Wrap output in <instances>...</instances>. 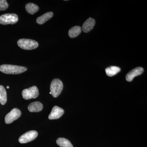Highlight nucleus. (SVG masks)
<instances>
[{"mask_svg": "<svg viewBox=\"0 0 147 147\" xmlns=\"http://www.w3.org/2000/svg\"><path fill=\"white\" fill-rule=\"evenodd\" d=\"M27 70L25 67L4 64L0 66V71L6 74H17L25 72Z\"/></svg>", "mask_w": 147, "mask_h": 147, "instance_id": "nucleus-1", "label": "nucleus"}, {"mask_svg": "<svg viewBox=\"0 0 147 147\" xmlns=\"http://www.w3.org/2000/svg\"><path fill=\"white\" fill-rule=\"evenodd\" d=\"M63 87V84L60 79H54L50 85V94H52L53 97H57L61 92Z\"/></svg>", "mask_w": 147, "mask_h": 147, "instance_id": "nucleus-2", "label": "nucleus"}, {"mask_svg": "<svg viewBox=\"0 0 147 147\" xmlns=\"http://www.w3.org/2000/svg\"><path fill=\"white\" fill-rule=\"evenodd\" d=\"M17 44L21 49L26 50H34L38 46V43L35 40L25 38L19 39L17 42Z\"/></svg>", "mask_w": 147, "mask_h": 147, "instance_id": "nucleus-3", "label": "nucleus"}, {"mask_svg": "<svg viewBox=\"0 0 147 147\" xmlns=\"http://www.w3.org/2000/svg\"><path fill=\"white\" fill-rule=\"evenodd\" d=\"M18 16L15 13H6L0 16V24L2 25L14 24L18 22Z\"/></svg>", "mask_w": 147, "mask_h": 147, "instance_id": "nucleus-4", "label": "nucleus"}, {"mask_svg": "<svg viewBox=\"0 0 147 147\" xmlns=\"http://www.w3.org/2000/svg\"><path fill=\"white\" fill-rule=\"evenodd\" d=\"M23 98L26 100L36 98L39 95V91L37 87L33 86L23 90L22 92Z\"/></svg>", "mask_w": 147, "mask_h": 147, "instance_id": "nucleus-5", "label": "nucleus"}, {"mask_svg": "<svg viewBox=\"0 0 147 147\" xmlns=\"http://www.w3.org/2000/svg\"><path fill=\"white\" fill-rule=\"evenodd\" d=\"M38 133L35 130H31L26 132L21 135L18 139V141L21 144H26L32 142L37 137Z\"/></svg>", "mask_w": 147, "mask_h": 147, "instance_id": "nucleus-6", "label": "nucleus"}, {"mask_svg": "<svg viewBox=\"0 0 147 147\" xmlns=\"http://www.w3.org/2000/svg\"><path fill=\"white\" fill-rule=\"evenodd\" d=\"M21 110L17 108H13L6 115L5 120L6 124H10L13 121L16 120L21 117Z\"/></svg>", "mask_w": 147, "mask_h": 147, "instance_id": "nucleus-7", "label": "nucleus"}, {"mask_svg": "<svg viewBox=\"0 0 147 147\" xmlns=\"http://www.w3.org/2000/svg\"><path fill=\"white\" fill-rule=\"evenodd\" d=\"M144 71V69L140 67L133 69L126 74L125 78L127 81L128 82H131L134 77L141 75Z\"/></svg>", "mask_w": 147, "mask_h": 147, "instance_id": "nucleus-8", "label": "nucleus"}, {"mask_svg": "<svg viewBox=\"0 0 147 147\" xmlns=\"http://www.w3.org/2000/svg\"><path fill=\"white\" fill-rule=\"evenodd\" d=\"M64 113V111L62 108L57 106H54L48 117V118L50 120L60 118L63 115Z\"/></svg>", "mask_w": 147, "mask_h": 147, "instance_id": "nucleus-9", "label": "nucleus"}, {"mask_svg": "<svg viewBox=\"0 0 147 147\" xmlns=\"http://www.w3.org/2000/svg\"><path fill=\"white\" fill-rule=\"evenodd\" d=\"M96 21L93 18H89L84 22L82 28V30L85 33H88L93 28Z\"/></svg>", "mask_w": 147, "mask_h": 147, "instance_id": "nucleus-10", "label": "nucleus"}, {"mask_svg": "<svg viewBox=\"0 0 147 147\" xmlns=\"http://www.w3.org/2000/svg\"><path fill=\"white\" fill-rule=\"evenodd\" d=\"M43 105L38 101L32 102L28 106V109L30 112H40L43 109Z\"/></svg>", "mask_w": 147, "mask_h": 147, "instance_id": "nucleus-11", "label": "nucleus"}, {"mask_svg": "<svg viewBox=\"0 0 147 147\" xmlns=\"http://www.w3.org/2000/svg\"><path fill=\"white\" fill-rule=\"evenodd\" d=\"M53 16V13L52 12H48L44 13L42 16H39L37 18L36 23L39 25L44 24L47 21L50 20Z\"/></svg>", "mask_w": 147, "mask_h": 147, "instance_id": "nucleus-12", "label": "nucleus"}, {"mask_svg": "<svg viewBox=\"0 0 147 147\" xmlns=\"http://www.w3.org/2000/svg\"><path fill=\"white\" fill-rule=\"evenodd\" d=\"M82 28L79 26H75L72 27L68 32V35L71 38H74L78 36L82 32Z\"/></svg>", "mask_w": 147, "mask_h": 147, "instance_id": "nucleus-13", "label": "nucleus"}, {"mask_svg": "<svg viewBox=\"0 0 147 147\" xmlns=\"http://www.w3.org/2000/svg\"><path fill=\"white\" fill-rule=\"evenodd\" d=\"M121 71V68L118 67L110 66L105 69V72L108 76H113L116 75Z\"/></svg>", "mask_w": 147, "mask_h": 147, "instance_id": "nucleus-14", "label": "nucleus"}, {"mask_svg": "<svg viewBox=\"0 0 147 147\" xmlns=\"http://www.w3.org/2000/svg\"><path fill=\"white\" fill-rule=\"evenodd\" d=\"M26 9L27 12L30 14H34L38 11L39 7L38 6L33 3H28L26 5Z\"/></svg>", "mask_w": 147, "mask_h": 147, "instance_id": "nucleus-15", "label": "nucleus"}, {"mask_svg": "<svg viewBox=\"0 0 147 147\" xmlns=\"http://www.w3.org/2000/svg\"><path fill=\"white\" fill-rule=\"evenodd\" d=\"M57 144L61 147H73L71 142L64 138H59L57 139Z\"/></svg>", "mask_w": 147, "mask_h": 147, "instance_id": "nucleus-16", "label": "nucleus"}, {"mask_svg": "<svg viewBox=\"0 0 147 147\" xmlns=\"http://www.w3.org/2000/svg\"><path fill=\"white\" fill-rule=\"evenodd\" d=\"M7 100L6 91L4 87L0 86V102L2 105H4Z\"/></svg>", "mask_w": 147, "mask_h": 147, "instance_id": "nucleus-17", "label": "nucleus"}, {"mask_svg": "<svg viewBox=\"0 0 147 147\" xmlns=\"http://www.w3.org/2000/svg\"><path fill=\"white\" fill-rule=\"evenodd\" d=\"M9 6L7 1L6 0H0V11L6 10Z\"/></svg>", "mask_w": 147, "mask_h": 147, "instance_id": "nucleus-18", "label": "nucleus"}, {"mask_svg": "<svg viewBox=\"0 0 147 147\" xmlns=\"http://www.w3.org/2000/svg\"><path fill=\"white\" fill-rule=\"evenodd\" d=\"M7 89L9 88V86H8L7 87Z\"/></svg>", "mask_w": 147, "mask_h": 147, "instance_id": "nucleus-19", "label": "nucleus"}]
</instances>
